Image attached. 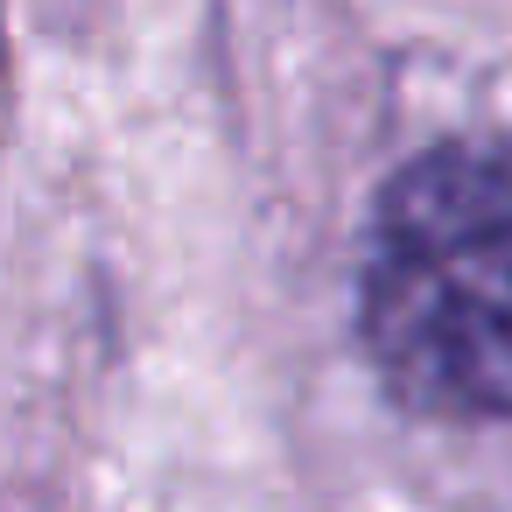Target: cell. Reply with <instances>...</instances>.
<instances>
[{
  "label": "cell",
  "mask_w": 512,
  "mask_h": 512,
  "mask_svg": "<svg viewBox=\"0 0 512 512\" xmlns=\"http://www.w3.org/2000/svg\"><path fill=\"white\" fill-rule=\"evenodd\" d=\"M358 330L400 407L512 414V141H442L379 190Z\"/></svg>",
  "instance_id": "1"
}]
</instances>
